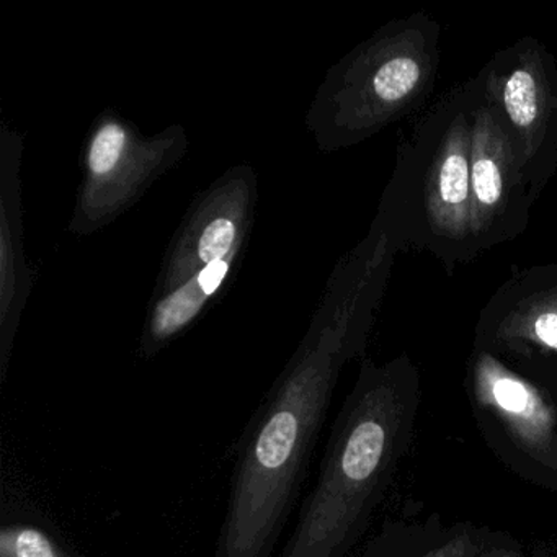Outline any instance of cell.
Returning <instances> with one entry per match:
<instances>
[{
    "label": "cell",
    "mask_w": 557,
    "mask_h": 557,
    "mask_svg": "<svg viewBox=\"0 0 557 557\" xmlns=\"http://www.w3.org/2000/svg\"><path fill=\"white\" fill-rule=\"evenodd\" d=\"M350 347V319L325 301L237 440L216 557H272Z\"/></svg>",
    "instance_id": "obj_1"
},
{
    "label": "cell",
    "mask_w": 557,
    "mask_h": 557,
    "mask_svg": "<svg viewBox=\"0 0 557 557\" xmlns=\"http://www.w3.org/2000/svg\"><path fill=\"white\" fill-rule=\"evenodd\" d=\"M257 205V177L247 165L231 169L195 198L175 233L139 338L151 360L171 347L223 298L243 260Z\"/></svg>",
    "instance_id": "obj_2"
},
{
    "label": "cell",
    "mask_w": 557,
    "mask_h": 557,
    "mask_svg": "<svg viewBox=\"0 0 557 557\" xmlns=\"http://www.w3.org/2000/svg\"><path fill=\"white\" fill-rule=\"evenodd\" d=\"M436 27L394 22L332 67L306 125L319 149L357 145L399 119L425 94L436 71Z\"/></svg>",
    "instance_id": "obj_3"
},
{
    "label": "cell",
    "mask_w": 557,
    "mask_h": 557,
    "mask_svg": "<svg viewBox=\"0 0 557 557\" xmlns=\"http://www.w3.org/2000/svg\"><path fill=\"white\" fill-rule=\"evenodd\" d=\"M187 146L182 126L145 136L119 113L100 115L84 149V178L71 233L86 236L112 223L184 158Z\"/></svg>",
    "instance_id": "obj_4"
},
{
    "label": "cell",
    "mask_w": 557,
    "mask_h": 557,
    "mask_svg": "<svg viewBox=\"0 0 557 557\" xmlns=\"http://www.w3.org/2000/svg\"><path fill=\"white\" fill-rule=\"evenodd\" d=\"M491 106L511 136L527 182L533 181L554 133L557 92L543 53L523 44L488 76Z\"/></svg>",
    "instance_id": "obj_5"
},
{
    "label": "cell",
    "mask_w": 557,
    "mask_h": 557,
    "mask_svg": "<svg viewBox=\"0 0 557 557\" xmlns=\"http://www.w3.org/2000/svg\"><path fill=\"white\" fill-rule=\"evenodd\" d=\"M24 136L2 126L0 133V386L8 377L22 314L34 273L27 263L22 223L21 162Z\"/></svg>",
    "instance_id": "obj_6"
},
{
    "label": "cell",
    "mask_w": 557,
    "mask_h": 557,
    "mask_svg": "<svg viewBox=\"0 0 557 557\" xmlns=\"http://www.w3.org/2000/svg\"><path fill=\"white\" fill-rule=\"evenodd\" d=\"M527 182L517 149L494 107L471 120V231L491 239L502 231L523 197Z\"/></svg>",
    "instance_id": "obj_7"
},
{
    "label": "cell",
    "mask_w": 557,
    "mask_h": 557,
    "mask_svg": "<svg viewBox=\"0 0 557 557\" xmlns=\"http://www.w3.org/2000/svg\"><path fill=\"white\" fill-rule=\"evenodd\" d=\"M425 211L436 236L472 237L471 120L458 116L443 136L426 178Z\"/></svg>",
    "instance_id": "obj_8"
},
{
    "label": "cell",
    "mask_w": 557,
    "mask_h": 557,
    "mask_svg": "<svg viewBox=\"0 0 557 557\" xmlns=\"http://www.w3.org/2000/svg\"><path fill=\"white\" fill-rule=\"evenodd\" d=\"M475 391L482 403L505 413L523 435L537 438L549 432L553 419L537 391L495 358L482 355L478 361Z\"/></svg>",
    "instance_id": "obj_9"
},
{
    "label": "cell",
    "mask_w": 557,
    "mask_h": 557,
    "mask_svg": "<svg viewBox=\"0 0 557 557\" xmlns=\"http://www.w3.org/2000/svg\"><path fill=\"white\" fill-rule=\"evenodd\" d=\"M0 557H84L34 505L4 491L0 502Z\"/></svg>",
    "instance_id": "obj_10"
},
{
    "label": "cell",
    "mask_w": 557,
    "mask_h": 557,
    "mask_svg": "<svg viewBox=\"0 0 557 557\" xmlns=\"http://www.w3.org/2000/svg\"><path fill=\"white\" fill-rule=\"evenodd\" d=\"M495 306L507 308L504 325L508 331L557 350V273L515 283Z\"/></svg>",
    "instance_id": "obj_11"
}]
</instances>
